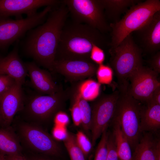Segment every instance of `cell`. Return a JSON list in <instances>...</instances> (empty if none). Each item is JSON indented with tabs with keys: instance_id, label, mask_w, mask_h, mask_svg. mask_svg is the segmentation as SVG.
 <instances>
[{
	"instance_id": "obj_33",
	"label": "cell",
	"mask_w": 160,
	"mask_h": 160,
	"mask_svg": "<svg viewBox=\"0 0 160 160\" xmlns=\"http://www.w3.org/2000/svg\"><path fill=\"white\" fill-rule=\"evenodd\" d=\"M53 121L56 125L66 127L69 123L70 119L66 112L63 111H60L56 114Z\"/></svg>"
},
{
	"instance_id": "obj_27",
	"label": "cell",
	"mask_w": 160,
	"mask_h": 160,
	"mask_svg": "<svg viewBox=\"0 0 160 160\" xmlns=\"http://www.w3.org/2000/svg\"><path fill=\"white\" fill-rule=\"evenodd\" d=\"M109 131L105 129L96 149L93 160H105L107 152V142Z\"/></svg>"
},
{
	"instance_id": "obj_16",
	"label": "cell",
	"mask_w": 160,
	"mask_h": 160,
	"mask_svg": "<svg viewBox=\"0 0 160 160\" xmlns=\"http://www.w3.org/2000/svg\"><path fill=\"white\" fill-rule=\"evenodd\" d=\"M140 45L147 52H156L160 49V10L155 13L141 28L135 31Z\"/></svg>"
},
{
	"instance_id": "obj_21",
	"label": "cell",
	"mask_w": 160,
	"mask_h": 160,
	"mask_svg": "<svg viewBox=\"0 0 160 160\" xmlns=\"http://www.w3.org/2000/svg\"><path fill=\"white\" fill-rule=\"evenodd\" d=\"M99 0L103 8L106 19L111 22L110 24L118 22L121 15L128 8L141 1L138 0Z\"/></svg>"
},
{
	"instance_id": "obj_6",
	"label": "cell",
	"mask_w": 160,
	"mask_h": 160,
	"mask_svg": "<svg viewBox=\"0 0 160 160\" xmlns=\"http://www.w3.org/2000/svg\"><path fill=\"white\" fill-rule=\"evenodd\" d=\"M12 126L22 146L33 153L55 157L62 155L61 146L41 127L23 121L20 117Z\"/></svg>"
},
{
	"instance_id": "obj_8",
	"label": "cell",
	"mask_w": 160,
	"mask_h": 160,
	"mask_svg": "<svg viewBox=\"0 0 160 160\" xmlns=\"http://www.w3.org/2000/svg\"><path fill=\"white\" fill-rule=\"evenodd\" d=\"M53 7H46L42 11L20 19L0 17V50L7 49L28 31L44 23Z\"/></svg>"
},
{
	"instance_id": "obj_37",
	"label": "cell",
	"mask_w": 160,
	"mask_h": 160,
	"mask_svg": "<svg viewBox=\"0 0 160 160\" xmlns=\"http://www.w3.org/2000/svg\"><path fill=\"white\" fill-rule=\"evenodd\" d=\"M7 160H27L23 155H16L5 156Z\"/></svg>"
},
{
	"instance_id": "obj_17",
	"label": "cell",
	"mask_w": 160,
	"mask_h": 160,
	"mask_svg": "<svg viewBox=\"0 0 160 160\" xmlns=\"http://www.w3.org/2000/svg\"><path fill=\"white\" fill-rule=\"evenodd\" d=\"M20 41L15 43L12 50L0 60V74L7 75L23 84L28 72L25 63L19 55Z\"/></svg>"
},
{
	"instance_id": "obj_13",
	"label": "cell",
	"mask_w": 160,
	"mask_h": 160,
	"mask_svg": "<svg viewBox=\"0 0 160 160\" xmlns=\"http://www.w3.org/2000/svg\"><path fill=\"white\" fill-rule=\"evenodd\" d=\"M98 65L92 61L81 60L55 61L53 71L63 76L68 81L74 83L96 74Z\"/></svg>"
},
{
	"instance_id": "obj_25",
	"label": "cell",
	"mask_w": 160,
	"mask_h": 160,
	"mask_svg": "<svg viewBox=\"0 0 160 160\" xmlns=\"http://www.w3.org/2000/svg\"><path fill=\"white\" fill-rule=\"evenodd\" d=\"M78 102L81 112V124L83 129L86 132H88L90 130L91 125L92 112L90 105L79 93Z\"/></svg>"
},
{
	"instance_id": "obj_2",
	"label": "cell",
	"mask_w": 160,
	"mask_h": 160,
	"mask_svg": "<svg viewBox=\"0 0 160 160\" xmlns=\"http://www.w3.org/2000/svg\"><path fill=\"white\" fill-rule=\"evenodd\" d=\"M103 33L84 24L73 21L64 25L57 49L55 61H92L90 55L93 44L102 49L107 44Z\"/></svg>"
},
{
	"instance_id": "obj_29",
	"label": "cell",
	"mask_w": 160,
	"mask_h": 160,
	"mask_svg": "<svg viewBox=\"0 0 160 160\" xmlns=\"http://www.w3.org/2000/svg\"><path fill=\"white\" fill-rule=\"evenodd\" d=\"M107 147V152L105 160H119L116 152L115 138L113 132H109Z\"/></svg>"
},
{
	"instance_id": "obj_28",
	"label": "cell",
	"mask_w": 160,
	"mask_h": 160,
	"mask_svg": "<svg viewBox=\"0 0 160 160\" xmlns=\"http://www.w3.org/2000/svg\"><path fill=\"white\" fill-rule=\"evenodd\" d=\"M96 74L99 84H109L112 81L113 69L108 65L103 64L98 65Z\"/></svg>"
},
{
	"instance_id": "obj_1",
	"label": "cell",
	"mask_w": 160,
	"mask_h": 160,
	"mask_svg": "<svg viewBox=\"0 0 160 160\" xmlns=\"http://www.w3.org/2000/svg\"><path fill=\"white\" fill-rule=\"evenodd\" d=\"M69 11L61 3L53 7L44 23L28 31L20 41L19 49L38 66L53 71L57 49Z\"/></svg>"
},
{
	"instance_id": "obj_9",
	"label": "cell",
	"mask_w": 160,
	"mask_h": 160,
	"mask_svg": "<svg viewBox=\"0 0 160 160\" xmlns=\"http://www.w3.org/2000/svg\"><path fill=\"white\" fill-rule=\"evenodd\" d=\"M73 21L84 24L103 33L111 31L99 0H64Z\"/></svg>"
},
{
	"instance_id": "obj_19",
	"label": "cell",
	"mask_w": 160,
	"mask_h": 160,
	"mask_svg": "<svg viewBox=\"0 0 160 160\" xmlns=\"http://www.w3.org/2000/svg\"><path fill=\"white\" fill-rule=\"evenodd\" d=\"M23 148L12 126L0 127V154L4 156L23 155Z\"/></svg>"
},
{
	"instance_id": "obj_11",
	"label": "cell",
	"mask_w": 160,
	"mask_h": 160,
	"mask_svg": "<svg viewBox=\"0 0 160 160\" xmlns=\"http://www.w3.org/2000/svg\"><path fill=\"white\" fill-rule=\"evenodd\" d=\"M158 73L150 68L142 65L137 69L129 78V92L139 101L146 103L155 90L160 86Z\"/></svg>"
},
{
	"instance_id": "obj_14",
	"label": "cell",
	"mask_w": 160,
	"mask_h": 160,
	"mask_svg": "<svg viewBox=\"0 0 160 160\" xmlns=\"http://www.w3.org/2000/svg\"><path fill=\"white\" fill-rule=\"evenodd\" d=\"M22 85L15 81L7 90L0 94V109L3 121L1 127L10 126L15 114L23 108L25 96Z\"/></svg>"
},
{
	"instance_id": "obj_34",
	"label": "cell",
	"mask_w": 160,
	"mask_h": 160,
	"mask_svg": "<svg viewBox=\"0 0 160 160\" xmlns=\"http://www.w3.org/2000/svg\"><path fill=\"white\" fill-rule=\"evenodd\" d=\"M150 68L158 73H160V52L158 51L149 60Z\"/></svg>"
},
{
	"instance_id": "obj_35",
	"label": "cell",
	"mask_w": 160,
	"mask_h": 160,
	"mask_svg": "<svg viewBox=\"0 0 160 160\" xmlns=\"http://www.w3.org/2000/svg\"><path fill=\"white\" fill-rule=\"evenodd\" d=\"M146 103L160 105V86L155 90Z\"/></svg>"
},
{
	"instance_id": "obj_32",
	"label": "cell",
	"mask_w": 160,
	"mask_h": 160,
	"mask_svg": "<svg viewBox=\"0 0 160 160\" xmlns=\"http://www.w3.org/2000/svg\"><path fill=\"white\" fill-rule=\"evenodd\" d=\"M15 81L10 76L5 74H0V94L7 90Z\"/></svg>"
},
{
	"instance_id": "obj_4",
	"label": "cell",
	"mask_w": 160,
	"mask_h": 160,
	"mask_svg": "<svg viewBox=\"0 0 160 160\" xmlns=\"http://www.w3.org/2000/svg\"><path fill=\"white\" fill-rule=\"evenodd\" d=\"M119 95L112 121L119 124L122 133L130 144L132 152L143 134L140 127L142 106L139 101L131 95L129 87L119 88Z\"/></svg>"
},
{
	"instance_id": "obj_39",
	"label": "cell",
	"mask_w": 160,
	"mask_h": 160,
	"mask_svg": "<svg viewBox=\"0 0 160 160\" xmlns=\"http://www.w3.org/2000/svg\"><path fill=\"white\" fill-rule=\"evenodd\" d=\"M0 160H7L5 156L0 154Z\"/></svg>"
},
{
	"instance_id": "obj_24",
	"label": "cell",
	"mask_w": 160,
	"mask_h": 160,
	"mask_svg": "<svg viewBox=\"0 0 160 160\" xmlns=\"http://www.w3.org/2000/svg\"><path fill=\"white\" fill-rule=\"evenodd\" d=\"M63 142L71 160H87L76 143L75 135L68 132L67 138Z\"/></svg>"
},
{
	"instance_id": "obj_22",
	"label": "cell",
	"mask_w": 160,
	"mask_h": 160,
	"mask_svg": "<svg viewBox=\"0 0 160 160\" xmlns=\"http://www.w3.org/2000/svg\"><path fill=\"white\" fill-rule=\"evenodd\" d=\"M113 131L117 154L119 160H132V152L127 139L123 135L119 124L112 121Z\"/></svg>"
},
{
	"instance_id": "obj_3",
	"label": "cell",
	"mask_w": 160,
	"mask_h": 160,
	"mask_svg": "<svg viewBox=\"0 0 160 160\" xmlns=\"http://www.w3.org/2000/svg\"><path fill=\"white\" fill-rule=\"evenodd\" d=\"M69 96L68 89L62 88L52 95L36 93L25 96L23 108L18 112L20 114L19 117L25 121L41 126L53 120L57 112L63 110Z\"/></svg>"
},
{
	"instance_id": "obj_26",
	"label": "cell",
	"mask_w": 160,
	"mask_h": 160,
	"mask_svg": "<svg viewBox=\"0 0 160 160\" xmlns=\"http://www.w3.org/2000/svg\"><path fill=\"white\" fill-rule=\"evenodd\" d=\"M76 143L85 156L87 158L92 151L93 145L91 141L82 131L79 130L75 135Z\"/></svg>"
},
{
	"instance_id": "obj_7",
	"label": "cell",
	"mask_w": 160,
	"mask_h": 160,
	"mask_svg": "<svg viewBox=\"0 0 160 160\" xmlns=\"http://www.w3.org/2000/svg\"><path fill=\"white\" fill-rule=\"evenodd\" d=\"M131 34L116 47L109 51L111 55L110 64L120 86L128 85V80L130 77L143 65L142 49L135 43Z\"/></svg>"
},
{
	"instance_id": "obj_31",
	"label": "cell",
	"mask_w": 160,
	"mask_h": 160,
	"mask_svg": "<svg viewBox=\"0 0 160 160\" xmlns=\"http://www.w3.org/2000/svg\"><path fill=\"white\" fill-rule=\"evenodd\" d=\"M52 136L56 140H64L67 137L68 132L66 127L55 125L52 131Z\"/></svg>"
},
{
	"instance_id": "obj_20",
	"label": "cell",
	"mask_w": 160,
	"mask_h": 160,
	"mask_svg": "<svg viewBox=\"0 0 160 160\" xmlns=\"http://www.w3.org/2000/svg\"><path fill=\"white\" fill-rule=\"evenodd\" d=\"M140 127L143 133L154 132L160 128V105L147 104L141 106Z\"/></svg>"
},
{
	"instance_id": "obj_36",
	"label": "cell",
	"mask_w": 160,
	"mask_h": 160,
	"mask_svg": "<svg viewBox=\"0 0 160 160\" xmlns=\"http://www.w3.org/2000/svg\"><path fill=\"white\" fill-rule=\"evenodd\" d=\"M33 154L31 155H23L26 158L27 160H52L49 158L45 157L40 154H34L33 153Z\"/></svg>"
},
{
	"instance_id": "obj_5",
	"label": "cell",
	"mask_w": 160,
	"mask_h": 160,
	"mask_svg": "<svg viewBox=\"0 0 160 160\" xmlns=\"http://www.w3.org/2000/svg\"><path fill=\"white\" fill-rule=\"evenodd\" d=\"M160 10L159 0L141 1L131 6L118 22L110 24L111 31L110 49L116 47L127 36L140 29Z\"/></svg>"
},
{
	"instance_id": "obj_18",
	"label": "cell",
	"mask_w": 160,
	"mask_h": 160,
	"mask_svg": "<svg viewBox=\"0 0 160 160\" xmlns=\"http://www.w3.org/2000/svg\"><path fill=\"white\" fill-rule=\"evenodd\" d=\"M159 140L154 137L152 132H143L132 151V160H160V151L156 150Z\"/></svg>"
},
{
	"instance_id": "obj_12",
	"label": "cell",
	"mask_w": 160,
	"mask_h": 160,
	"mask_svg": "<svg viewBox=\"0 0 160 160\" xmlns=\"http://www.w3.org/2000/svg\"><path fill=\"white\" fill-rule=\"evenodd\" d=\"M61 1L57 0H0V17L14 16L15 19L23 18L36 13L40 8L46 6L55 7Z\"/></svg>"
},
{
	"instance_id": "obj_15",
	"label": "cell",
	"mask_w": 160,
	"mask_h": 160,
	"mask_svg": "<svg viewBox=\"0 0 160 160\" xmlns=\"http://www.w3.org/2000/svg\"><path fill=\"white\" fill-rule=\"evenodd\" d=\"M25 64L31 84L37 93L43 95H52L62 88L55 83L48 71L39 68L34 62H26Z\"/></svg>"
},
{
	"instance_id": "obj_40",
	"label": "cell",
	"mask_w": 160,
	"mask_h": 160,
	"mask_svg": "<svg viewBox=\"0 0 160 160\" xmlns=\"http://www.w3.org/2000/svg\"><path fill=\"white\" fill-rule=\"evenodd\" d=\"M3 57L0 55V60Z\"/></svg>"
},
{
	"instance_id": "obj_10",
	"label": "cell",
	"mask_w": 160,
	"mask_h": 160,
	"mask_svg": "<svg viewBox=\"0 0 160 160\" xmlns=\"http://www.w3.org/2000/svg\"><path fill=\"white\" fill-rule=\"evenodd\" d=\"M119 95V90H116L111 94H104L97 97L91 103L90 131L93 147L111 123Z\"/></svg>"
},
{
	"instance_id": "obj_38",
	"label": "cell",
	"mask_w": 160,
	"mask_h": 160,
	"mask_svg": "<svg viewBox=\"0 0 160 160\" xmlns=\"http://www.w3.org/2000/svg\"><path fill=\"white\" fill-rule=\"evenodd\" d=\"M2 118L0 109V127H1L2 124Z\"/></svg>"
},
{
	"instance_id": "obj_23",
	"label": "cell",
	"mask_w": 160,
	"mask_h": 160,
	"mask_svg": "<svg viewBox=\"0 0 160 160\" xmlns=\"http://www.w3.org/2000/svg\"><path fill=\"white\" fill-rule=\"evenodd\" d=\"M74 84L79 94L87 100H92L98 96L100 91V84L91 79L78 81Z\"/></svg>"
},
{
	"instance_id": "obj_30",
	"label": "cell",
	"mask_w": 160,
	"mask_h": 160,
	"mask_svg": "<svg viewBox=\"0 0 160 160\" xmlns=\"http://www.w3.org/2000/svg\"><path fill=\"white\" fill-rule=\"evenodd\" d=\"M105 57V53L102 49L93 44L90 55L91 60L97 65H100L103 64Z\"/></svg>"
}]
</instances>
